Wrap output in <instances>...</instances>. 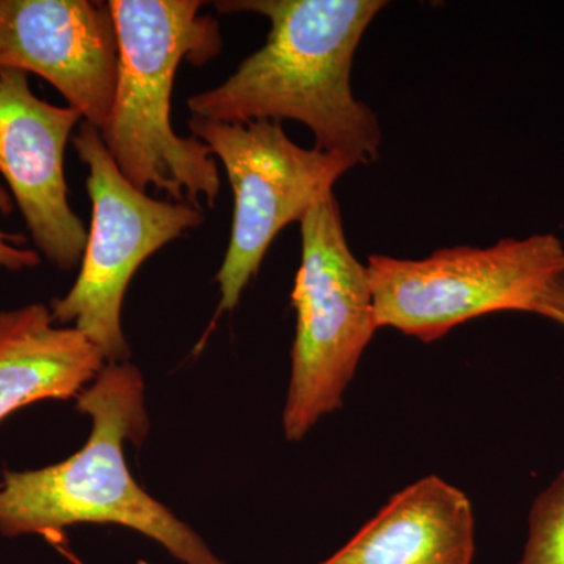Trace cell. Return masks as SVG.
I'll return each instance as SVG.
<instances>
[{
    "mask_svg": "<svg viewBox=\"0 0 564 564\" xmlns=\"http://www.w3.org/2000/svg\"><path fill=\"white\" fill-rule=\"evenodd\" d=\"M302 263L292 291L296 314L292 373L282 426L302 441L325 415L343 408L345 391L377 333L372 284L345 237L334 193L304 215Z\"/></svg>",
    "mask_w": 564,
    "mask_h": 564,
    "instance_id": "5",
    "label": "cell"
},
{
    "mask_svg": "<svg viewBox=\"0 0 564 564\" xmlns=\"http://www.w3.org/2000/svg\"><path fill=\"white\" fill-rule=\"evenodd\" d=\"M220 13H256L270 21L265 44L236 73L187 101L193 117L218 122H302L315 148L358 165L380 158L377 115L355 98L356 50L384 0H225Z\"/></svg>",
    "mask_w": 564,
    "mask_h": 564,
    "instance_id": "1",
    "label": "cell"
},
{
    "mask_svg": "<svg viewBox=\"0 0 564 564\" xmlns=\"http://www.w3.org/2000/svg\"><path fill=\"white\" fill-rule=\"evenodd\" d=\"M516 564H564V470L530 508L524 552Z\"/></svg>",
    "mask_w": 564,
    "mask_h": 564,
    "instance_id": "12",
    "label": "cell"
},
{
    "mask_svg": "<svg viewBox=\"0 0 564 564\" xmlns=\"http://www.w3.org/2000/svg\"><path fill=\"white\" fill-rule=\"evenodd\" d=\"M198 0H109L118 41L110 117L101 129L118 169L137 188L214 207L221 181L210 148L172 126L181 63L203 66L223 50L220 25Z\"/></svg>",
    "mask_w": 564,
    "mask_h": 564,
    "instance_id": "3",
    "label": "cell"
},
{
    "mask_svg": "<svg viewBox=\"0 0 564 564\" xmlns=\"http://www.w3.org/2000/svg\"><path fill=\"white\" fill-rule=\"evenodd\" d=\"M68 555V558L70 560V562H73L74 564H85V563H82L79 558H76V556L74 555H70V554H66Z\"/></svg>",
    "mask_w": 564,
    "mask_h": 564,
    "instance_id": "15",
    "label": "cell"
},
{
    "mask_svg": "<svg viewBox=\"0 0 564 564\" xmlns=\"http://www.w3.org/2000/svg\"><path fill=\"white\" fill-rule=\"evenodd\" d=\"M469 497L437 475L395 494L372 521L322 564H473Z\"/></svg>",
    "mask_w": 564,
    "mask_h": 564,
    "instance_id": "10",
    "label": "cell"
},
{
    "mask_svg": "<svg viewBox=\"0 0 564 564\" xmlns=\"http://www.w3.org/2000/svg\"><path fill=\"white\" fill-rule=\"evenodd\" d=\"M70 140L88 170L93 215L79 274L65 296L52 300V317L88 337L107 364L128 362L121 311L129 282L155 251L198 228L204 214L188 203L152 198L126 180L90 122Z\"/></svg>",
    "mask_w": 564,
    "mask_h": 564,
    "instance_id": "6",
    "label": "cell"
},
{
    "mask_svg": "<svg viewBox=\"0 0 564 564\" xmlns=\"http://www.w3.org/2000/svg\"><path fill=\"white\" fill-rule=\"evenodd\" d=\"M193 137L220 159L234 193L231 239L217 281L220 313L232 311L278 234L302 221L358 163L300 147L280 121L218 122L192 117Z\"/></svg>",
    "mask_w": 564,
    "mask_h": 564,
    "instance_id": "7",
    "label": "cell"
},
{
    "mask_svg": "<svg viewBox=\"0 0 564 564\" xmlns=\"http://www.w3.org/2000/svg\"><path fill=\"white\" fill-rule=\"evenodd\" d=\"M13 210V196L0 184V212L3 215H9ZM24 242V236L7 234L0 229V267L11 270V272H22V270L39 267L41 262L39 252L20 247Z\"/></svg>",
    "mask_w": 564,
    "mask_h": 564,
    "instance_id": "13",
    "label": "cell"
},
{
    "mask_svg": "<svg viewBox=\"0 0 564 564\" xmlns=\"http://www.w3.org/2000/svg\"><path fill=\"white\" fill-rule=\"evenodd\" d=\"M54 323L46 304L0 311V422L40 400L79 395L106 367L88 337Z\"/></svg>",
    "mask_w": 564,
    "mask_h": 564,
    "instance_id": "11",
    "label": "cell"
},
{
    "mask_svg": "<svg viewBox=\"0 0 564 564\" xmlns=\"http://www.w3.org/2000/svg\"><path fill=\"white\" fill-rule=\"evenodd\" d=\"M0 69L50 82L84 121L101 131L118 73L109 2L0 0Z\"/></svg>",
    "mask_w": 564,
    "mask_h": 564,
    "instance_id": "9",
    "label": "cell"
},
{
    "mask_svg": "<svg viewBox=\"0 0 564 564\" xmlns=\"http://www.w3.org/2000/svg\"><path fill=\"white\" fill-rule=\"evenodd\" d=\"M82 115L39 98L29 74L0 69V174L33 243L63 272L80 263L88 231L70 209L65 151Z\"/></svg>",
    "mask_w": 564,
    "mask_h": 564,
    "instance_id": "8",
    "label": "cell"
},
{
    "mask_svg": "<svg viewBox=\"0 0 564 564\" xmlns=\"http://www.w3.org/2000/svg\"><path fill=\"white\" fill-rule=\"evenodd\" d=\"M366 267L378 329L430 344L494 313L552 321L564 285V245L554 234H534L488 248H444L423 259L373 254Z\"/></svg>",
    "mask_w": 564,
    "mask_h": 564,
    "instance_id": "4",
    "label": "cell"
},
{
    "mask_svg": "<svg viewBox=\"0 0 564 564\" xmlns=\"http://www.w3.org/2000/svg\"><path fill=\"white\" fill-rule=\"evenodd\" d=\"M76 399L77 410L93 421L87 444L54 466L3 474L0 533L14 538L117 524L158 541L181 563L226 564L195 530L144 492L126 464V441L140 444L150 429L139 369L106 364Z\"/></svg>",
    "mask_w": 564,
    "mask_h": 564,
    "instance_id": "2",
    "label": "cell"
},
{
    "mask_svg": "<svg viewBox=\"0 0 564 564\" xmlns=\"http://www.w3.org/2000/svg\"><path fill=\"white\" fill-rule=\"evenodd\" d=\"M556 323L564 326V293L562 295V300H560L558 313H556Z\"/></svg>",
    "mask_w": 564,
    "mask_h": 564,
    "instance_id": "14",
    "label": "cell"
}]
</instances>
